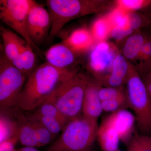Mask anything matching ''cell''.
I'll list each match as a JSON object with an SVG mask.
<instances>
[{"label": "cell", "mask_w": 151, "mask_h": 151, "mask_svg": "<svg viewBox=\"0 0 151 151\" xmlns=\"http://www.w3.org/2000/svg\"><path fill=\"white\" fill-rule=\"evenodd\" d=\"M77 73L71 69H60L47 62L36 67L27 77L20 96L17 109L33 111L42 104L62 81Z\"/></svg>", "instance_id": "6da1fadb"}, {"label": "cell", "mask_w": 151, "mask_h": 151, "mask_svg": "<svg viewBox=\"0 0 151 151\" xmlns=\"http://www.w3.org/2000/svg\"><path fill=\"white\" fill-rule=\"evenodd\" d=\"M88 80L85 76L75 73L60 83L44 103L54 105L69 122L82 115L84 92Z\"/></svg>", "instance_id": "7a4b0ae2"}, {"label": "cell", "mask_w": 151, "mask_h": 151, "mask_svg": "<svg viewBox=\"0 0 151 151\" xmlns=\"http://www.w3.org/2000/svg\"><path fill=\"white\" fill-rule=\"evenodd\" d=\"M51 27L48 39L52 40L66 24L74 19L96 13L107 7L106 2L97 0H47Z\"/></svg>", "instance_id": "3957f363"}, {"label": "cell", "mask_w": 151, "mask_h": 151, "mask_svg": "<svg viewBox=\"0 0 151 151\" xmlns=\"http://www.w3.org/2000/svg\"><path fill=\"white\" fill-rule=\"evenodd\" d=\"M98 128L97 122L81 115L68 123L47 151H91Z\"/></svg>", "instance_id": "277c9868"}, {"label": "cell", "mask_w": 151, "mask_h": 151, "mask_svg": "<svg viewBox=\"0 0 151 151\" xmlns=\"http://www.w3.org/2000/svg\"><path fill=\"white\" fill-rule=\"evenodd\" d=\"M126 84L129 108L134 111L138 130L141 134L151 135V100L142 76L131 64Z\"/></svg>", "instance_id": "5b68a950"}, {"label": "cell", "mask_w": 151, "mask_h": 151, "mask_svg": "<svg viewBox=\"0 0 151 151\" xmlns=\"http://www.w3.org/2000/svg\"><path fill=\"white\" fill-rule=\"evenodd\" d=\"M27 76L14 66L3 51L0 56L1 111L12 112L17 109L19 98Z\"/></svg>", "instance_id": "8992f818"}, {"label": "cell", "mask_w": 151, "mask_h": 151, "mask_svg": "<svg viewBox=\"0 0 151 151\" xmlns=\"http://www.w3.org/2000/svg\"><path fill=\"white\" fill-rule=\"evenodd\" d=\"M35 2L33 0H1L0 19L40 54V50L30 38L27 27L29 12Z\"/></svg>", "instance_id": "52a82bcc"}, {"label": "cell", "mask_w": 151, "mask_h": 151, "mask_svg": "<svg viewBox=\"0 0 151 151\" xmlns=\"http://www.w3.org/2000/svg\"><path fill=\"white\" fill-rule=\"evenodd\" d=\"M118 54L116 47L106 41L95 43L90 50L87 69L100 84L111 72L113 61Z\"/></svg>", "instance_id": "ba28073f"}, {"label": "cell", "mask_w": 151, "mask_h": 151, "mask_svg": "<svg viewBox=\"0 0 151 151\" xmlns=\"http://www.w3.org/2000/svg\"><path fill=\"white\" fill-rule=\"evenodd\" d=\"M27 27L30 38L35 44L43 42L49 36L51 29V18L48 10L35 1L29 12Z\"/></svg>", "instance_id": "9c48e42d"}, {"label": "cell", "mask_w": 151, "mask_h": 151, "mask_svg": "<svg viewBox=\"0 0 151 151\" xmlns=\"http://www.w3.org/2000/svg\"><path fill=\"white\" fill-rule=\"evenodd\" d=\"M134 115L127 109L110 113L102 120L101 124L112 127L119 135L120 141L128 145L136 131Z\"/></svg>", "instance_id": "30bf717a"}, {"label": "cell", "mask_w": 151, "mask_h": 151, "mask_svg": "<svg viewBox=\"0 0 151 151\" xmlns=\"http://www.w3.org/2000/svg\"><path fill=\"white\" fill-rule=\"evenodd\" d=\"M102 85L97 80H88L84 92L82 115L85 118L97 122L103 112L102 101L99 96V91Z\"/></svg>", "instance_id": "8fae6325"}, {"label": "cell", "mask_w": 151, "mask_h": 151, "mask_svg": "<svg viewBox=\"0 0 151 151\" xmlns=\"http://www.w3.org/2000/svg\"><path fill=\"white\" fill-rule=\"evenodd\" d=\"M79 55L64 41L54 45L45 52L46 62L60 69H70Z\"/></svg>", "instance_id": "7c38bea8"}, {"label": "cell", "mask_w": 151, "mask_h": 151, "mask_svg": "<svg viewBox=\"0 0 151 151\" xmlns=\"http://www.w3.org/2000/svg\"><path fill=\"white\" fill-rule=\"evenodd\" d=\"M130 63L127 62L122 54L116 55L111 72L103 79L101 85L105 86L120 87H124L126 84L129 71Z\"/></svg>", "instance_id": "4fadbf2b"}, {"label": "cell", "mask_w": 151, "mask_h": 151, "mask_svg": "<svg viewBox=\"0 0 151 151\" xmlns=\"http://www.w3.org/2000/svg\"><path fill=\"white\" fill-rule=\"evenodd\" d=\"M3 41V52L11 62L18 57L27 42L17 33L1 27Z\"/></svg>", "instance_id": "5bb4252c"}, {"label": "cell", "mask_w": 151, "mask_h": 151, "mask_svg": "<svg viewBox=\"0 0 151 151\" xmlns=\"http://www.w3.org/2000/svg\"><path fill=\"white\" fill-rule=\"evenodd\" d=\"M64 41L78 55L91 50L95 43L90 31L84 27L74 30Z\"/></svg>", "instance_id": "9a60e30c"}, {"label": "cell", "mask_w": 151, "mask_h": 151, "mask_svg": "<svg viewBox=\"0 0 151 151\" xmlns=\"http://www.w3.org/2000/svg\"><path fill=\"white\" fill-rule=\"evenodd\" d=\"M12 113L19 124V142L24 147H40L34 130L26 115L16 110Z\"/></svg>", "instance_id": "2e32d148"}, {"label": "cell", "mask_w": 151, "mask_h": 151, "mask_svg": "<svg viewBox=\"0 0 151 151\" xmlns=\"http://www.w3.org/2000/svg\"><path fill=\"white\" fill-rule=\"evenodd\" d=\"M147 35L139 31L127 38L122 48V55L126 59L137 60Z\"/></svg>", "instance_id": "e0dca14e"}, {"label": "cell", "mask_w": 151, "mask_h": 151, "mask_svg": "<svg viewBox=\"0 0 151 151\" xmlns=\"http://www.w3.org/2000/svg\"><path fill=\"white\" fill-rule=\"evenodd\" d=\"M97 139L103 151L119 150L120 140L116 130L112 127L101 124L98 128Z\"/></svg>", "instance_id": "ac0fdd59"}, {"label": "cell", "mask_w": 151, "mask_h": 151, "mask_svg": "<svg viewBox=\"0 0 151 151\" xmlns=\"http://www.w3.org/2000/svg\"><path fill=\"white\" fill-rule=\"evenodd\" d=\"M36 60L34 50L27 44L18 57L12 63L15 67L28 77L36 68Z\"/></svg>", "instance_id": "d6986e66"}, {"label": "cell", "mask_w": 151, "mask_h": 151, "mask_svg": "<svg viewBox=\"0 0 151 151\" xmlns=\"http://www.w3.org/2000/svg\"><path fill=\"white\" fill-rule=\"evenodd\" d=\"M12 112L1 111L0 143L18 136V123L12 118Z\"/></svg>", "instance_id": "ffe728a7"}, {"label": "cell", "mask_w": 151, "mask_h": 151, "mask_svg": "<svg viewBox=\"0 0 151 151\" xmlns=\"http://www.w3.org/2000/svg\"><path fill=\"white\" fill-rule=\"evenodd\" d=\"M115 4L116 7L127 13L142 11L151 17V0H119L115 2Z\"/></svg>", "instance_id": "44dd1931"}, {"label": "cell", "mask_w": 151, "mask_h": 151, "mask_svg": "<svg viewBox=\"0 0 151 151\" xmlns=\"http://www.w3.org/2000/svg\"><path fill=\"white\" fill-rule=\"evenodd\" d=\"M112 27L107 17L97 18L92 24L90 32L95 42L105 41L110 36Z\"/></svg>", "instance_id": "7402d4cb"}, {"label": "cell", "mask_w": 151, "mask_h": 151, "mask_svg": "<svg viewBox=\"0 0 151 151\" xmlns=\"http://www.w3.org/2000/svg\"><path fill=\"white\" fill-rule=\"evenodd\" d=\"M137 60L139 61L136 68L141 76L151 71V33L147 36Z\"/></svg>", "instance_id": "603a6c76"}, {"label": "cell", "mask_w": 151, "mask_h": 151, "mask_svg": "<svg viewBox=\"0 0 151 151\" xmlns=\"http://www.w3.org/2000/svg\"><path fill=\"white\" fill-rule=\"evenodd\" d=\"M35 132L36 137L40 147L51 143L55 138V135L52 134L32 114L27 116Z\"/></svg>", "instance_id": "cb8c5ba5"}, {"label": "cell", "mask_w": 151, "mask_h": 151, "mask_svg": "<svg viewBox=\"0 0 151 151\" xmlns=\"http://www.w3.org/2000/svg\"><path fill=\"white\" fill-rule=\"evenodd\" d=\"M127 146V151H151V135L142 134L136 130Z\"/></svg>", "instance_id": "d4e9b609"}, {"label": "cell", "mask_w": 151, "mask_h": 151, "mask_svg": "<svg viewBox=\"0 0 151 151\" xmlns=\"http://www.w3.org/2000/svg\"><path fill=\"white\" fill-rule=\"evenodd\" d=\"M127 17L128 26L134 32L151 25V17L144 14L131 12L127 13Z\"/></svg>", "instance_id": "484cf974"}, {"label": "cell", "mask_w": 151, "mask_h": 151, "mask_svg": "<svg viewBox=\"0 0 151 151\" xmlns=\"http://www.w3.org/2000/svg\"><path fill=\"white\" fill-rule=\"evenodd\" d=\"M33 111L34 113L41 116L55 118L59 120L65 127L68 123L66 118L61 114L58 108L51 103L45 102Z\"/></svg>", "instance_id": "4316f807"}, {"label": "cell", "mask_w": 151, "mask_h": 151, "mask_svg": "<svg viewBox=\"0 0 151 151\" xmlns=\"http://www.w3.org/2000/svg\"><path fill=\"white\" fill-rule=\"evenodd\" d=\"M32 116L37 119L52 134L56 136L60 132H62L65 126L59 120L49 116H41L33 113Z\"/></svg>", "instance_id": "83f0119b"}, {"label": "cell", "mask_w": 151, "mask_h": 151, "mask_svg": "<svg viewBox=\"0 0 151 151\" xmlns=\"http://www.w3.org/2000/svg\"><path fill=\"white\" fill-rule=\"evenodd\" d=\"M102 106L103 111L110 113L129 108L127 95L116 99L102 101Z\"/></svg>", "instance_id": "f1b7e54d"}, {"label": "cell", "mask_w": 151, "mask_h": 151, "mask_svg": "<svg viewBox=\"0 0 151 151\" xmlns=\"http://www.w3.org/2000/svg\"><path fill=\"white\" fill-rule=\"evenodd\" d=\"M127 14V12L116 7L106 17L110 22L112 29L115 27H129Z\"/></svg>", "instance_id": "f546056e"}, {"label": "cell", "mask_w": 151, "mask_h": 151, "mask_svg": "<svg viewBox=\"0 0 151 151\" xmlns=\"http://www.w3.org/2000/svg\"><path fill=\"white\" fill-rule=\"evenodd\" d=\"M127 95V90H125L124 87L101 86L99 91V96L101 101L116 99Z\"/></svg>", "instance_id": "4dcf8cb0"}, {"label": "cell", "mask_w": 151, "mask_h": 151, "mask_svg": "<svg viewBox=\"0 0 151 151\" xmlns=\"http://www.w3.org/2000/svg\"><path fill=\"white\" fill-rule=\"evenodd\" d=\"M134 32L129 27H115L111 29L110 36L114 39L120 41L129 37Z\"/></svg>", "instance_id": "1f68e13d"}, {"label": "cell", "mask_w": 151, "mask_h": 151, "mask_svg": "<svg viewBox=\"0 0 151 151\" xmlns=\"http://www.w3.org/2000/svg\"><path fill=\"white\" fill-rule=\"evenodd\" d=\"M19 142V137L17 136L8 140L0 143V151H15V146Z\"/></svg>", "instance_id": "d6a6232c"}, {"label": "cell", "mask_w": 151, "mask_h": 151, "mask_svg": "<svg viewBox=\"0 0 151 151\" xmlns=\"http://www.w3.org/2000/svg\"><path fill=\"white\" fill-rule=\"evenodd\" d=\"M141 76L145 84L146 88L151 100V71Z\"/></svg>", "instance_id": "836d02e7"}, {"label": "cell", "mask_w": 151, "mask_h": 151, "mask_svg": "<svg viewBox=\"0 0 151 151\" xmlns=\"http://www.w3.org/2000/svg\"><path fill=\"white\" fill-rule=\"evenodd\" d=\"M15 151H39L37 149L34 147H26L20 148L16 149Z\"/></svg>", "instance_id": "e575fe53"}, {"label": "cell", "mask_w": 151, "mask_h": 151, "mask_svg": "<svg viewBox=\"0 0 151 151\" xmlns=\"http://www.w3.org/2000/svg\"><path fill=\"white\" fill-rule=\"evenodd\" d=\"M120 151V150H117V151Z\"/></svg>", "instance_id": "d590c367"}, {"label": "cell", "mask_w": 151, "mask_h": 151, "mask_svg": "<svg viewBox=\"0 0 151 151\" xmlns=\"http://www.w3.org/2000/svg\"><path fill=\"white\" fill-rule=\"evenodd\" d=\"M150 27H151V25L150 26Z\"/></svg>", "instance_id": "8d00e7d4"}, {"label": "cell", "mask_w": 151, "mask_h": 151, "mask_svg": "<svg viewBox=\"0 0 151 151\" xmlns=\"http://www.w3.org/2000/svg\"></svg>", "instance_id": "74e56055"}]
</instances>
